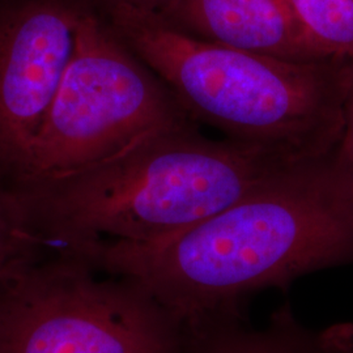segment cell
I'll return each instance as SVG.
<instances>
[{
	"label": "cell",
	"instance_id": "obj_9",
	"mask_svg": "<svg viewBox=\"0 0 353 353\" xmlns=\"http://www.w3.org/2000/svg\"><path fill=\"white\" fill-rule=\"evenodd\" d=\"M62 250L38 229L21 198L0 188V283Z\"/></svg>",
	"mask_w": 353,
	"mask_h": 353
},
{
	"label": "cell",
	"instance_id": "obj_5",
	"mask_svg": "<svg viewBox=\"0 0 353 353\" xmlns=\"http://www.w3.org/2000/svg\"><path fill=\"white\" fill-rule=\"evenodd\" d=\"M100 275L63 250L1 281L0 353H192L191 325L137 281Z\"/></svg>",
	"mask_w": 353,
	"mask_h": 353
},
{
	"label": "cell",
	"instance_id": "obj_1",
	"mask_svg": "<svg viewBox=\"0 0 353 353\" xmlns=\"http://www.w3.org/2000/svg\"><path fill=\"white\" fill-rule=\"evenodd\" d=\"M97 271L137 281L185 323L241 299L353 263V174L336 150L287 166L225 210L159 240H100Z\"/></svg>",
	"mask_w": 353,
	"mask_h": 353
},
{
	"label": "cell",
	"instance_id": "obj_10",
	"mask_svg": "<svg viewBox=\"0 0 353 353\" xmlns=\"http://www.w3.org/2000/svg\"><path fill=\"white\" fill-rule=\"evenodd\" d=\"M287 4L316 57L353 61V0H287Z\"/></svg>",
	"mask_w": 353,
	"mask_h": 353
},
{
	"label": "cell",
	"instance_id": "obj_2",
	"mask_svg": "<svg viewBox=\"0 0 353 353\" xmlns=\"http://www.w3.org/2000/svg\"><path fill=\"white\" fill-rule=\"evenodd\" d=\"M114 33L195 122L227 139L296 159L335 151L344 128L352 61H287L205 41L161 14L125 3L101 6Z\"/></svg>",
	"mask_w": 353,
	"mask_h": 353
},
{
	"label": "cell",
	"instance_id": "obj_8",
	"mask_svg": "<svg viewBox=\"0 0 353 353\" xmlns=\"http://www.w3.org/2000/svg\"><path fill=\"white\" fill-rule=\"evenodd\" d=\"M192 353H353V325L305 327L290 306H281L255 330L243 326L234 310L192 325Z\"/></svg>",
	"mask_w": 353,
	"mask_h": 353
},
{
	"label": "cell",
	"instance_id": "obj_11",
	"mask_svg": "<svg viewBox=\"0 0 353 353\" xmlns=\"http://www.w3.org/2000/svg\"><path fill=\"white\" fill-rule=\"evenodd\" d=\"M336 152L341 161L348 166V169L353 174V61L352 75L344 108V128Z\"/></svg>",
	"mask_w": 353,
	"mask_h": 353
},
{
	"label": "cell",
	"instance_id": "obj_7",
	"mask_svg": "<svg viewBox=\"0 0 353 353\" xmlns=\"http://www.w3.org/2000/svg\"><path fill=\"white\" fill-rule=\"evenodd\" d=\"M154 12L205 41L287 61L321 59L303 39L287 0H163Z\"/></svg>",
	"mask_w": 353,
	"mask_h": 353
},
{
	"label": "cell",
	"instance_id": "obj_4",
	"mask_svg": "<svg viewBox=\"0 0 353 353\" xmlns=\"http://www.w3.org/2000/svg\"><path fill=\"white\" fill-rule=\"evenodd\" d=\"M196 123L88 0L76 46L13 192L102 164L140 140Z\"/></svg>",
	"mask_w": 353,
	"mask_h": 353
},
{
	"label": "cell",
	"instance_id": "obj_6",
	"mask_svg": "<svg viewBox=\"0 0 353 353\" xmlns=\"http://www.w3.org/2000/svg\"><path fill=\"white\" fill-rule=\"evenodd\" d=\"M88 0H21L0 10V188L26 173L76 46Z\"/></svg>",
	"mask_w": 353,
	"mask_h": 353
},
{
	"label": "cell",
	"instance_id": "obj_12",
	"mask_svg": "<svg viewBox=\"0 0 353 353\" xmlns=\"http://www.w3.org/2000/svg\"><path fill=\"white\" fill-rule=\"evenodd\" d=\"M90 1H94L100 7L108 6V4H115V3H125V4H131V6H137V7L154 11L163 0H90Z\"/></svg>",
	"mask_w": 353,
	"mask_h": 353
},
{
	"label": "cell",
	"instance_id": "obj_3",
	"mask_svg": "<svg viewBox=\"0 0 353 353\" xmlns=\"http://www.w3.org/2000/svg\"><path fill=\"white\" fill-rule=\"evenodd\" d=\"M306 159L203 137L196 123L166 128L113 159L14 192L39 230L71 252L100 240H159L225 210Z\"/></svg>",
	"mask_w": 353,
	"mask_h": 353
}]
</instances>
